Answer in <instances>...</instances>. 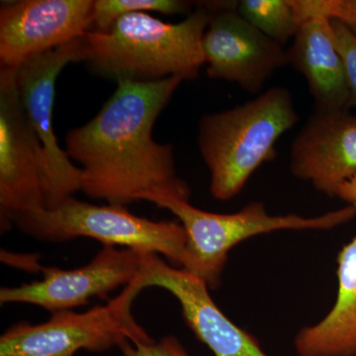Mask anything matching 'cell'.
<instances>
[{"label":"cell","instance_id":"obj_10","mask_svg":"<svg viewBox=\"0 0 356 356\" xmlns=\"http://www.w3.org/2000/svg\"><path fill=\"white\" fill-rule=\"evenodd\" d=\"M145 254L131 248L103 245L86 266L70 270L44 267L42 280L1 288L0 302L2 305L30 304L53 314L86 306L91 298H108L117 288L131 284L140 275Z\"/></svg>","mask_w":356,"mask_h":356},{"label":"cell","instance_id":"obj_6","mask_svg":"<svg viewBox=\"0 0 356 356\" xmlns=\"http://www.w3.org/2000/svg\"><path fill=\"white\" fill-rule=\"evenodd\" d=\"M142 290L138 276L106 305L83 313L57 312L38 325L17 323L0 337V356H74L79 350L102 353L125 341H149L132 314Z\"/></svg>","mask_w":356,"mask_h":356},{"label":"cell","instance_id":"obj_11","mask_svg":"<svg viewBox=\"0 0 356 356\" xmlns=\"http://www.w3.org/2000/svg\"><path fill=\"white\" fill-rule=\"evenodd\" d=\"M95 0H19L0 6V67L17 69L35 56L92 30Z\"/></svg>","mask_w":356,"mask_h":356},{"label":"cell","instance_id":"obj_5","mask_svg":"<svg viewBox=\"0 0 356 356\" xmlns=\"http://www.w3.org/2000/svg\"><path fill=\"white\" fill-rule=\"evenodd\" d=\"M13 224L43 242L90 238L103 245L163 255L180 268L188 262L187 235L181 224L136 216L126 207L97 206L69 197L54 209L20 215Z\"/></svg>","mask_w":356,"mask_h":356},{"label":"cell","instance_id":"obj_12","mask_svg":"<svg viewBox=\"0 0 356 356\" xmlns=\"http://www.w3.org/2000/svg\"><path fill=\"white\" fill-rule=\"evenodd\" d=\"M140 284L143 289L159 287L172 294L181 307L185 323L215 356H269L252 334L222 313L210 296L207 283L195 274L147 252Z\"/></svg>","mask_w":356,"mask_h":356},{"label":"cell","instance_id":"obj_4","mask_svg":"<svg viewBox=\"0 0 356 356\" xmlns=\"http://www.w3.org/2000/svg\"><path fill=\"white\" fill-rule=\"evenodd\" d=\"M149 202L170 211L181 222L187 235L188 262L185 270L195 274L216 289L232 248L252 236L283 229L324 231L341 226L356 216V206L348 205L316 217L299 215L273 216L264 203L255 201L233 213L216 214L198 209L189 201L153 197Z\"/></svg>","mask_w":356,"mask_h":356},{"label":"cell","instance_id":"obj_1","mask_svg":"<svg viewBox=\"0 0 356 356\" xmlns=\"http://www.w3.org/2000/svg\"><path fill=\"white\" fill-rule=\"evenodd\" d=\"M182 81H118L100 111L67 132L65 151L83 165L81 191L89 198L120 207L153 197L189 201L172 147L153 139L156 119Z\"/></svg>","mask_w":356,"mask_h":356},{"label":"cell","instance_id":"obj_19","mask_svg":"<svg viewBox=\"0 0 356 356\" xmlns=\"http://www.w3.org/2000/svg\"><path fill=\"white\" fill-rule=\"evenodd\" d=\"M334 43L343 60L350 107H356V37L339 21L332 20Z\"/></svg>","mask_w":356,"mask_h":356},{"label":"cell","instance_id":"obj_3","mask_svg":"<svg viewBox=\"0 0 356 356\" xmlns=\"http://www.w3.org/2000/svg\"><path fill=\"white\" fill-rule=\"evenodd\" d=\"M299 121L291 92L274 86L254 99L199 122L198 149L217 200H231L262 165L276 158L280 138Z\"/></svg>","mask_w":356,"mask_h":356},{"label":"cell","instance_id":"obj_20","mask_svg":"<svg viewBox=\"0 0 356 356\" xmlns=\"http://www.w3.org/2000/svg\"><path fill=\"white\" fill-rule=\"evenodd\" d=\"M123 356H189L184 346L173 336L161 337L159 341H125L119 348Z\"/></svg>","mask_w":356,"mask_h":356},{"label":"cell","instance_id":"obj_15","mask_svg":"<svg viewBox=\"0 0 356 356\" xmlns=\"http://www.w3.org/2000/svg\"><path fill=\"white\" fill-rule=\"evenodd\" d=\"M336 303L317 324L294 339L298 356H356V236L337 254Z\"/></svg>","mask_w":356,"mask_h":356},{"label":"cell","instance_id":"obj_21","mask_svg":"<svg viewBox=\"0 0 356 356\" xmlns=\"http://www.w3.org/2000/svg\"><path fill=\"white\" fill-rule=\"evenodd\" d=\"M336 197L346 201L350 205L356 206V175L339 187Z\"/></svg>","mask_w":356,"mask_h":356},{"label":"cell","instance_id":"obj_13","mask_svg":"<svg viewBox=\"0 0 356 356\" xmlns=\"http://www.w3.org/2000/svg\"><path fill=\"white\" fill-rule=\"evenodd\" d=\"M290 170L334 197L356 175V114L315 110L293 140Z\"/></svg>","mask_w":356,"mask_h":356},{"label":"cell","instance_id":"obj_9","mask_svg":"<svg viewBox=\"0 0 356 356\" xmlns=\"http://www.w3.org/2000/svg\"><path fill=\"white\" fill-rule=\"evenodd\" d=\"M211 18L202 49L207 74L259 93L271 76L288 64L284 46L243 19L235 2H210Z\"/></svg>","mask_w":356,"mask_h":356},{"label":"cell","instance_id":"obj_8","mask_svg":"<svg viewBox=\"0 0 356 356\" xmlns=\"http://www.w3.org/2000/svg\"><path fill=\"white\" fill-rule=\"evenodd\" d=\"M43 147L26 117L16 69L0 67V221L6 231L20 215L44 209Z\"/></svg>","mask_w":356,"mask_h":356},{"label":"cell","instance_id":"obj_17","mask_svg":"<svg viewBox=\"0 0 356 356\" xmlns=\"http://www.w3.org/2000/svg\"><path fill=\"white\" fill-rule=\"evenodd\" d=\"M191 8V2L181 0H95L91 31H107L126 14L153 11L173 15L188 13Z\"/></svg>","mask_w":356,"mask_h":356},{"label":"cell","instance_id":"obj_2","mask_svg":"<svg viewBox=\"0 0 356 356\" xmlns=\"http://www.w3.org/2000/svg\"><path fill=\"white\" fill-rule=\"evenodd\" d=\"M210 18V4L198 7L177 24L146 13L126 14L107 31L84 35L83 62L98 76L117 83L196 79L205 65L202 42Z\"/></svg>","mask_w":356,"mask_h":356},{"label":"cell","instance_id":"obj_7","mask_svg":"<svg viewBox=\"0 0 356 356\" xmlns=\"http://www.w3.org/2000/svg\"><path fill=\"white\" fill-rule=\"evenodd\" d=\"M83 38L35 56L16 69V86L26 117L43 147L44 209H54L81 188V170L60 147L54 132L56 83L72 63L83 62Z\"/></svg>","mask_w":356,"mask_h":356},{"label":"cell","instance_id":"obj_18","mask_svg":"<svg viewBox=\"0 0 356 356\" xmlns=\"http://www.w3.org/2000/svg\"><path fill=\"white\" fill-rule=\"evenodd\" d=\"M299 24L309 18L339 21L356 37V0H290Z\"/></svg>","mask_w":356,"mask_h":356},{"label":"cell","instance_id":"obj_14","mask_svg":"<svg viewBox=\"0 0 356 356\" xmlns=\"http://www.w3.org/2000/svg\"><path fill=\"white\" fill-rule=\"evenodd\" d=\"M287 56L288 64L306 79L315 110L350 109L346 72L334 43L332 20L316 17L302 21Z\"/></svg>","mask_w":356,"mask_h":356},{"label":"cell","instance_id":"obj_16","mask_svg":"<svg viewBox=\"0 0 356 356\" xmlns=\"http://www.w3.org/2000/svg\"><path fill=\"white\" fill-rule=\"evenodd\" d=\"M236 10L269 39L284 46L298 32L299 22L290 0H241Z\"/></svg>","mask_w":356,"mask_h":356}]
</instances>
